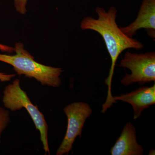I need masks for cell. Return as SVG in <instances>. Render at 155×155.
<instances>
[{"mask_svg": "<svg viewBox=\"0 0 155 155\" xmlns=\"http://www.w3.org/2000/svg\"><path fill=\"white\" fill-rule=\"evenodd\" d=\"M95 12L97 19L91 17H84L81 23L80 27L84 30L94 31L103 38L111 59V65L109 76L105 80L108 86L107 96L105 103L102 106V112L105 113L113 104L117 103L114 100L111 92V85L114 69L119 56L125 50L133 48L142 49L144 45L136 39L126 36L120 29L116 23L118 11L112 7L108 11L101 7H97Z\"/></svg>", "mask_w": 155, "mask_h": 155, "instance_id": "obj_1", "label": "cell"}, {"mask_svg": "<svg viewBox=\"0 0 155 155\" xmlns=\"http://www.w3.org/2000/svg\"><path fill=\"white\" fill-rule=\"evenodd\" d=\"M14 51V55L0 54V61L11 65L18 75L35 78L42 85L54 87L61 86L60 76L64 71L61 68L38 63L21 43L15 44Z\"/></svg>", "mask_w": 155, "mask_h": 155, "instance_id": "obj_2", "label": "cell"}, {"mask_svg": "<svg viewBox=\"0 0 155 155\" xmlns=\"http://www.w3.org/2000/svg\"><path fill=\"white\" fill-rule=\"evenodd\" d=\"M3 103L4 107L12 112L25 108L33 120L36 129L40 133L41 140L45 154H50L48 142V125L44 116L34 105L27 94L21 88L20 81L16 79L7 85L3 91Z\"/></svg>", "mask_w": 155, "mask_h": 155, "instance_id": "obj_3", "label": "cell"}, {"mask_svg": "<svg viewBox=\"0 0 155 155\" xmlns=\"http://www.w3.org/2000/svg\"><path fill=\"white\" fill-rule=\"evenodd\" d=\"M119 67L127 68L131 71L130 74L126 73L120 81L125 86L135 83L142 85L155 81V52L137 54L127 51Z\"/></svg>", "mask_w": 155, "mask_h": 155, "instance_id": "obj_4", "label": "cell"}, {"mask_svg": "<svg viewBox=\"0 0 155 155\" xmlns=\"http://www.w3.org/2000/svg\"><path fill=\"white\" fill-rule=\"evenodd\" d=\"M67 116L68 125L67 132L56 154L68 155L72 150V145L78 136L81 137L82 129L86 119L91 115L92 110L87 103L75 102L64 109Z\"/></svg>", "mask_w": 155, "mask_h": 155, "instance_id": "obj_5", "label": "cell"}, {"mask_svg": "<svg viewBox=\"0 0 155 155\" xmlns=\"http://www.w3.org/2000/svg\"><path fill=\"white\" fill-rule=\"evenodd\" d=\"M120 29L128 37H132L142 28L146 30L149 36L155 38V0H142L137 17L130 25Z\"/></svg>", "mask_w": 155, "mask_h": 155, "instance_id": "obj_6", "label": "cell"}, {"mask_svg": "<svg viewBox=\"0 0 155 155\" xmlns=\"http://www.w3.org/2000/svg\"><path fill=\"white\" fill-rule=\"evenodd\" d=\"M117 101H122L131 105L134 110V119L141 116L145 109L155 104V84L151 87H142L128 94L114 97Z\"/></svg>", "mask_w": 155, "mask_h": 155, "instance_id": "obj_7", "label": "cell"}, {"mask_svg": "<svg viewBox=\"0 0 155 155\" xmlns=\"http://www.w3.org/2000/svg\"><path fill=\"white\" fill-rule=\"evenodd\" d=\"M143 152V148L137 142L135 127L130 122H127L121 135L111 148V154L142 155Z\"/></svg>", "mask_w": 155, "mask_h": 155, "instance_id": "obj_8", "label": "cell"}, {"mask_svg": "<svg viewBox=\"0 0 155 155\" xmlns=\"http://www.w3.org/2000/svg\"><path fill=\"white\" fill-rule=\"evenodd\" d=\"M10 122L11 119L9 111L0 106V143L2 133L8 127Z\"/></svg>", "mask_w": 155, "mask_h": 155, "instance_id": "obj_9", "label": "cell"}, {"mask_svg": "<svg viewBox=\"0 0 155 155\" xmlns=\"http://www.w3.org/2000/svg\"><path fill=\"white\" fill-rule=\"evenodd\" d=\"M27 1L28 0H14L15 8L19 14L22 15L26 14Z\"/></svg>", "mask_w": 155, "mask_h": 155, "instance_id": "obj_10", "label": "cell"}, {"mask_svg": "<svg viewBox=\"0 0 155 155\" xmlns=\"http://www.w3.org/2000/svg\"><path fill=\"white\" fill-rule=\"evenodd\" d=\"M15 76L14 74H6L0 72V81L3 82L9 81Z\"/></svg>", "mask_w": 155, "mask_h": 155, "instance_id": "obj_11", "label": "cell"}]
</instances>
